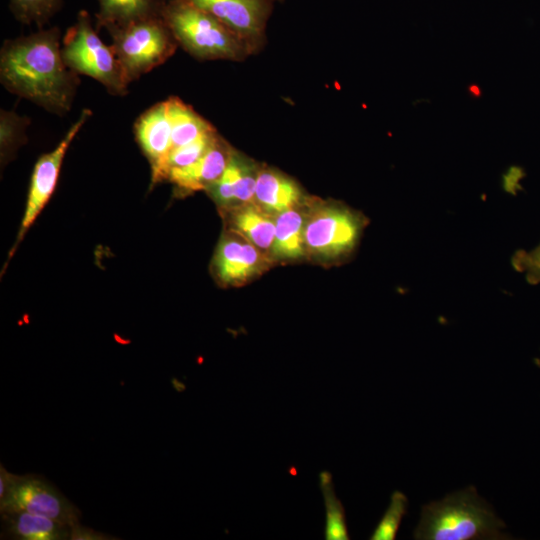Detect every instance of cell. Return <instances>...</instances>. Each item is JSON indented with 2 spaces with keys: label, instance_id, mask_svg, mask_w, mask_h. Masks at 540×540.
<instances>
[{
  "label": "cell",
  "instance_id": "obj_4",
  "mask_svg": "<svg viewBox=\"0 0 540 540\" xmlns=\"http://www.w3.org/2000/svg\"><path fill=\"white\" fill-rule=\"evenodd\" d=\"M112 49L130 83L163 64L178 44L162 16L105 28Z\"/></svg>",
  "mask_w": 540,
  "mask_h": 540
},
{
  "label": "cell",
  "instance_id": "obj_20",
  "mask_svg": "<svg viewBox=\"0 0 540 540\" xmlns=\"http://www.w3.org/2000/svg\"><path fill=\"white\" fill-rule=\"evenodd\" d=\"M319 484L323 494L325 505V539H350L346 525L345 510L342 502L337 498L335 494L331 473L328 471L320 472Z\"/></svg>",
  "mask_w": 540,
  "mask_h": 540
},
{
  "label": "cell",
  "instance_id": "obj_19",
  "mask_svg": "<svg viewBox=\"0 0 540 540\" xmlns=\"http://www.w3.org/2000/svg\"><path fill=\"white\" fill-rule=\"evenodd\" d=\"M305 219L295 208L279 213L275 220L272 253L281 259H295L303 255Z\"/></svg>",
  "mask_w": 540,
  "mask_h": 540
},
{
  "label": "cell",
  "instance_id": "obj_7",
  "mask_svg": "<svg viewBox=\"0 0 540 540\" xmlns=\"http://www.w3.org/2000/svg\"><path fill=\"white\" fill-rule=\"evenodd\" d=\"M27 511L73 526L81 513L51 482L39 475H12L0 512Z\"/></svg>",
  "mask_w": 540,
  "mask_h": 540
},
{
  "label": "cell",
  "instance_id": "obj_5",
  "mask_svg": "<svg viewBox=\"0 0 540 540\" xmlns=\"http://www.w3.org/2000/svg\"><path fill=\"white\" fill-rule=\"evenodd\" d=\"M65 64L77 74L100 82L109 93L124 95L129 82L112 49L98 36L86 10H80L76 22L66 32L61 48Z\"/></svg>",
  "mask_w": 540,
  "mask_h": 540
},
{
  "label": "cell",
  "instance_id": "obj_23",
  "mask_svg": "<svg viewBox=\"0 0 540 540\" xmlns=\"http://www.w3.org/2000/svg\"><path fill=\"white\" fill-rule=\"evenodd\" d=\"M408 498L407 496L396 490L391 494L390 503L384 515L378 522L373 533L370 536L371 540H394L402 518L407 513Z\"/></svg>",
  "mask_w": 540,
  "mask_h": 540
},
{
  "label": "cell",
  "instance_id": "obj_16",
  "mask_svg": "<svg viewBox=\"0 0 540 540\" xmlns=\"http://www.w3.org/2000/svg\"><path fill=\"white\" fill-rule=\"evenodd\" d=\"M96 27L123 26L129 23L162 16L163 0H98Z\"/></svg>",
  "mask_w": 540,
  "mask_h": 540
},
{
  "label": "cell",
  "instance_id": "obj_22",
  "mask_svg": "<svg viewBox=\"0 0 540 540\" xmlns=\"http://www.w3.org/2000/svg\"><path fill=\"white\" fill-rule=\"evenodd\" d=\"M218 134L215 129L203 134L197 140L170 151L164 163L162 179L172 169L186 167L196 162L212 145Z\"/></svg>",
  "mask_w": 540,
  "mask_h": 540
},
{
  "label": "cell",
  "instance_id": "obj_28",
  "mask_svg": "<svg viewBox=\"0 0 540 540\" xmlns=\"http://www.w3.org/2000/svg\"><path fill=\"white\" fill-rule=\"evenodd\" d=\"M273 1H275V0H273Z\"/></svg>",
  "mask_w": 540,
  "mask_h": 540
},
{
  "label": "cell",
  "instance_id": "obj_21",
  "mask_svg": "<svg viewBox=\"0 0 540 540\" xmlns=\"http://www.w3.org/2000/svg\"><path fill=\"white\" fill-rule=\"evenodd\" d=\"M63 0H10L9 6L14 17L24 24L42 27L58 12Z\"/></svg>",
  "mask_w": 540,
  "mask_h": 540
},
{
  "label": "cell",
  "instance_id": "obj_27",
  "mask_svg": "<svg viewBox=\"0 0 540 540\" xmlns=\"http://www.w3.org/2000/svg\"><path fill=\"white\" fill-rule=\"evenodd\" d=\"M12 475L13 474L7 471L2 464L0 465V500L5 496L9 489Z\"/></svg>",
  "mask_w": 540,
  "mask_h": 540
},
{
  "label": "cell",
  "instance_id": "obj_15",
  "mask_svg": "<svg viewBox=\"0 0 540 540\" xmlns=\"http://www.w3.org/2000/svg\"><path fill=\"white\" fill-rule=\"evenodd\" d=\"M301 198V190L292 179L270 169L258 172L254 200L263 210L279 214L295 208Z\"/></svg>",
  "mask_w": 540,
  "mask_h": 540
},
{
  "label": "cell",
  "instance_id": "obj_6",
  "mask_svg": "<svg viewBox=\"0 0 540 540\" xmlns=\"http://www.w3.org/2000/svg\"><path fill=\"white\" fill-rule=\"evenodd\" d=\"M364 225L362 215L348 207H318L305 221V248L328 259L345 257L357 246Z\"/></svg>",
  "mask_w": 540,
  "mask_h": 540
},
{
  "label": "cell",
  "instance_id": "obj_18",
  "mask_svg": "<svg viewBox=\"0 0 540 540\" xmlns=\"http://www.w3.org/2000/svg\"><path fill=\"white\" fill-rule=\"evenodd\" d=\"M166 101L171 124V150L185 146L214 129L209 122L181 99L171 97Z\"/></svg>",
  "mask_w": 540,
  "mask_h": 540
},
{
  "label": "cell",
  "instance_id": "obj_25",
  "mask_svg": "<svg viewBox=\"0 0 540 540\" xmlns=\"http://www.w3.org/2000/svg\"><path fill=\"white\" fill-rule=\"evenodd\" d=\"M511 263L516 271L524 275L528 283H540V243L530 250L515 252Z\"/></svg>",
  "mask_w": 540,
  "mask_h": 540
},
{
  "label": "cell",
  "instance_id": "obj_3",
  "mask_svg": "<svg viewBox=\"0 0 540 540\" xmlns=\"http://www.w3.org/2000/svg\"><path fill=\"white\" fill-rule=\"evenodd\" d=\"M162 18L177 43L195 58L240 60L250 52L233 31L189 0L165 2Z\"/></svg>",
  "mask_w": 540,
  "mask_h": 540
},
{
  "label": "cell",
  "instance_id": "obj_17",
  "mask_svg": "<svg viewBox=\"0 0 540 540\" xmlns=\"http://www.w3.org/2000/svg\"><path fill=\"white\" fill-rule=\"evenodd\" d=\"M257 203H244L232 216V224L237 234L244 237L260 250L272 248L275 221Z\"/></svg>",
  "mask_w": 540,
  "mask_h": 540
},
{
  "label": "cell",
  "instance_id": "obj_14",
  "mask_svg": "<svg viewBox=\"0 0 540 540\" xmlns=\"http://www.w3.org/2000/svg\"><path fill=\"white\" fill-rule=\"evenodd\" d=\"M258 172L243 157L232 151L229 162L220 176L208 189L221 204L254 201Z\"/></svg>",
  "mask_w": 540,
  "mask_h": 540
},
{
  "label": "cell",
  "instance_id": "obj_26",
  "mask_svg": "<svg viewBox=\"0 0 540 540\" xmlns=\"http://www.w3.org/2000/svg\"><path fill=\"white\" fill-rule=\"evenodd\" d=\"M70 539L76 540H108L115 539V537H110V535L97 532L91 528L83 527L80 523H77L71 527V536Z\"/></svg>",
  "mask_w": 540,
  "mask_h": 540
},
{
  "label": "cell",
  "instance_id": "obj_12",
  "mask_svg": "<svg viewBox=\"0 0 540 540\" xmlns=\"http://www.w3.org/2000/svg\"><path fill=\"white\" fill-rule=\"evenodd\" d=\"M231 154L232 150L218 135L196 162L170 170L166 178L183 190L208 189L224 172Z\"/></svg>",
  "mask_w": 540,
  "mask_h": 540
},
{
  "label": "cell",
  "instance_id": "obj_11",
  "mask_svg": "<svg viewBox=\"0 0 540 540\" xmlns=\"http://www.w3.org/2000/svg\"><path fill=\"white\" fill-rule=\"evenodd\" d=\"M264 263L260 249L239 234L223 239L215 258L217 274L228 284L243 283L258 272Z\"/></svg>",
  "mask_w": 540,
  "mask_h": 540
},
{
  "label": "cell",
  "instance_id": "obj_24",
  "mask_svg": "<svg viewBox=\"0 0 540 540\" xmlns=\"http://www.w3.org/2000/svg\"><path fill=\"white\" fill-rule=\"evenodd\" d=\"M29 123L30 120L25 116H20L14 111L1 110L0 140L2 155L6 156L7 153L26 140L25 130Z\"/></svg>",
  "mask_w": 540,
  "mask_h": 540
},
{
  "label": "cell",
  "instance_id": "obj_9",
  "mask_svg": "<svg viewBox=\"0 0 540 540\" xmlns=\"http://www.w3.org/2000/svg\"><path fill=\"white\" fill-rule=\"evenodd\" d=\"M90 116L91 111L84 109L57 147L53 151L42 155L37 161L31 178L27 205L20 230L21 235L31 226L51 197L57 184L64 156L71 142Z\"/></svg>",
  "mask_w": 540,
  "mask_h": 540
},
{
  "label": "cell",
  "instance_id": "obj_10",
  "mask_svg": "<svg viewBox=\"0 0 540 540\" xmlns=\"http://www.w3.org/2000/svg\"><path fill=\"white\" fill-rule=\"evenodd\" d=\"M134 130L141 149L151 163L153 181L161 180L164 163L172 149L167 101L146 110L137 119Z\"/></svg>",
  "mask_w": 540,
  "mask_h": 540
},
{
  "label": "cell",
  "instance_id": "obj_1",
  "mask_svg": "<svg viewBox=\"0 0 540 540\" xmlns=\"http://www.w3.org/2000/svg\"><path fill=\"white\" fill-rule=\"evenodd\" d=\"M0 79L11 93L57 115L71 109L79 84L63 60L57 27L5 41Z\"/></svg>",
  "mask_w": 540,
  "mask_h": 540
},
{
  "label": "cell",
  "instance_id": "obj_8",
  "mask_svg": "<svg viewBox=\"0 0 540 540\" xmlns=\"http://www.w3.org/2000/svg\"><path fill=\"white\" fill-rule=\"evenodd\" d=\"M189 1L233 31L251 51L264 35L273 0Z\"/></svg>",
  "mask_w": 540,
  "mask_h": 540
},
{
  "label": "cell",
  "instance_id": "obj_2",
  "mask_svg": "<svg viewBox=\"0 0 540 540\" xmlns=\"http://www.w3.org/2000/svg\"><path fill=\"white\" fill-rule=\"evenodd\" d=\"M505 523L473 486L453 492L422 507L414 531L417 540L509 539Z\"/></svg>",
  "mask_w": 540,
  "mask_h": 540
},
{
  "label": "cell",
  "instance_id": "obj_13",
  "mask_svg": "<svg viewBox=\"0 0 540 540\" xmlns=\"http://www.w3.org/2000/svg\"><path fill=\"white\" fill-rule=\"evenodd\" d=\"M2 538L18 540H66L71 527L49 517L27 511L1 512Z\"/></svg>",
  "mask_w": 540,
  "mask_h": 540
}]
</instances>
